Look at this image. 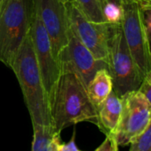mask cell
Listing matches in <instances>:
<instances>
[{
  "mask_svg": "<svg viewBox=\"0 0 151 151\" xmlns=\"http://www.w3.org/2000/svg\"><path fill=\"white\" fill-rule=\"evenodd\" d=\"M42 24L49 37L56 59L66 47L71 31L67 4L65 0H35Z\"/></svg>",
  "mask_w": 151,
  "mask_h": 151,
  "instance_id": "7",
  "label": "cell"
},
{
  "mask_svg": "<svg viewBox=\"0 0 151 151\" xmlns=\"http://www.w3.org/2000/svg\"><path fill=\"white\" fill-rule=\"evenodd\" d=\"M73 3L89 21L106 23L103 13L102 0H73Z\"/></svg>",
  "mask_w": 151,
  "mask_h": 151,
  "instance_id": "14",
  "label": "cell"
},
{
  "mask_svg": "<svg viewBox=\"0 0 151 151\" xmlns=\"http://www.w3.org/2000/svg\"><path fill=\"white\" fill-rule=\"evenodd\" d=\"M107 66L112 79V90L119 97L128 92L137 91L145 77L129 51L121 24L108 26Z\"/></svg>",
  "mask_w": 151,
  "mask_h": 151,
  "instance_id": "4",
  "label": "cell"
},
{
  "mask_svg": "<svg viewBox=\"0 0 151 151\" xmlns=\"http://www.w3.org/2000/svg\"><path fill=\"white\" fill-rule=\"evenodd\" d=\"M29 34L33 42L34 51L42 83L49 98V96L50 95L61 73L58 63L53 55L49 37L38 15L36 6L30 26Z\"/></svg>",
  "mask_w": 151,
  "mask_h": 151,
  "instance_id": "10",
  "label": "cell"
},
{
  "mask_svg": "<svg viewBox=\"0 0 151 151\" xmlns=\"http://www.w3.org/2000/svg\"><path fill=\"white\" fill-rule=\"evenodd\" d=\"M75 135H76V131H73V136L71 140L66 142V143H60L59 146L58 147L57 151H82L78 149L76 142H75Z\"/></svg>",
  "mask_w": 151,
  "mask_h": 151,
  "instance_id": "19",
  "label": "cell"
},
{
  "mask_svg": "<svg viewBox=\"0 0 151 151\" xmlns=\"http://www.w3.org/2000/svg\"><path fill=\"white\" fill-rule=\"evenodd\" d=\"M112 79L107 68L98 70L87 85V93L96 110L104 102L112 91Z\"/></svg>",
  "mask_w": 151,
  "mask_h": 151,
  "instance_id": "12",
  "label": "cell"
},
{
  "mask_svg": "<svg viewBox=\"0 0 151 151\" xmlns=\"http://www.w3.org/2000/svg\"><path fill=\"white\" fill-rule=\"evenodd\" d=\"M65 2H73V0H65Z\"/></svg>",
  "mask_w": 151,
  "mask_h": 151,
  "instance_id": "22",
  "label": "cell"
},
{
  "mask_svg": "<svg viewBox=\"0 0 151 151\" xmlns=\"http://www.w3.org/2000/svg\"><path fill=\"white\" fill-rule=\"evenodd\" d=\"M121 98L113 90L97 109L96 125L105 135H115L121 114Z\"/></svg>",
  "mask_w": 151,
  "mask_h": 151,
  "instance_id": "11",
  "label": "cell"
},
{
  "mask_svg": "<svg viewBox=\"0 0 151 151\" xmlns=\"http://www.w3.org/2000/svg\"><path fill=\"white\" fill-rule=\"evenodd\" d=\"M137 91L141 93L145 99L151 104V72L145 75Z\"/></svg>",
  "mask_w": 151,
  "mask_h": 151,
  "instance_id": "17",
  "label": "cell"
},
{
  "mask_svg": "<svg viewBox=\"0 0 151 151\" xmlns=\"http://www.w3.org/2000/svg\"><path fill=\"white\" fill-rule=\"evenodd\" d=\"M0 2H1V0H0Z\"/></svg>",
  "mask_w": 151,
  "mask_h": 151,
  "instance_id": "23",
  "label": "cell"
},
{
  "mask_svg": "<svg viewBox=\"0 0 151 151\" xmlns=\"http://www.w3.org/2000/svg\"><path fill=\"white\" fill-rule=\"evenodd\" d=\"M121 98V114L115 138L119 146H127L151 124V104L138 91L125 94Z\"/></svg>",
  "mask_w": 151,
  "mask_h": 151,
  "instance_id": "6",
  "label": "cell"
},
{
  "mask_svg": "<svg viewBox=\"0 0 151 151\" xmlns=\"http://www.w3.org/2000/svg\"><path fill=\"white\" fill-rule=\"evenodd\" d=\"M122 5L127 4H136L140 9H151V0H121Z\"/></svg>",
  "mask_w": 151,
  "mask_h": 151,
  "instance_id": "20",
  "label": "cell"
},
{
  "mask_svg": "<svg viewBox=\"0 0 151 151\" xmlns=\"http://www.w3.org/2000/svg\"><path fill=\"white\" fill-rule=\"evenodd\" d=\"M66 4L71 29L75 36L96 60L107 64L109 24L91 22L73 2H67Z\"/></svg>",
  "mask_w": 151,
  "mask_h": 151,
  "instance_id": "8",
  "label": "cell"
},
{
  "mask_svg": "<svg viewBox=\"0 0 151 151\" xmlns=\"http://www.w3.org/2000/svg\"><path fill=\"white\" fill-rule=\"evenodd\" d=\"M10 68L19 83L32 125L51 127L48 96L42 83L29 32L24 38Z\"/></svg>",
  "mask_w": 151,
  "mask_h": 151,
  "instance_id": "2",
  "label": "cell"
},
{
  "mask_svg": "<svg viewBox=\"0 0 151 151\" xmlns=\"http://www.w3.org/2000/svg\"><path fill=\"white\" fill-rule=\"evenodd\" d=\"M48 100L54 132L60 134L65 128L84 121L96 124V110L88 98L86 86L76 74H61Z\"/></svg>",
  "mask_w": 151,
  "mask_h": 151,
  "instance_id": "1",
  "label": "cell"
},
{
  "mask_svg": "<svg viewBox=\"0 0 151 151\" xmlns=\"http://www.w3.org/2000/svg\"><path fill=\"white\" fill-rule=\"evenodd\" d=\"M121 26L129 51L143 76L151 72L150 35L145 30L139 6L123 4Z\"/></svg>",
  "mask_w": 151,
  "mask_h": 151,
  "instance_id": "5",
  "label": "cell"
},
{
  "mask_svg": "<svg viewBox=\"0 0 151 151\" xmlns=\"http://www.w3.org/2000/svg\"><path fill=\"white\" fill-rule=\"evenodd\" d=\"M35 11V0L0 2V62L8 67L29 32Z\"/></svg>",
  "mask_w": 151,
  "mask_h": 151,
  "instance_id": "3",
  "label": "cell"
},
{
  "mask_svg": "<svg viewBox=\"0 0 151 151\" xmlns=\"http://www.w3.org/2000/svg\"><path fill=\"white\" fill-rule=\"evenodd\" d=\"M115 135L107 134L103 143L95 151H119Z\"/></svg>",
  "mask_w": 151,
  "mask_h": 151,
  "instance_id": "18",
  "label": "cell"
},
{
  "mask_svg": "<svg viewBox=\"0 0 151 151\" xmlns=\"http://www.w3.org/2000/svg\"><path fill=\"white\" fill-rule=\"evenodd\" d=\"M33 126V142L31 151H57L61 142L60 134L54 132L52 127Z\"/></svg>",
  "mask_w": 151,
  "mask_h": 151,
  "instance_id": "13",
  "label": "cell"
},
{
  "mask_svg": "<svg viewBox=\"0 0 151 151\" xmlns=\"http://www.w3.org/2000/svg\"><path fill=\"white\" fill-rule=\"evenodd\" d=\"M103 2V5L105 3H113V4H117L119 5H122V1L121 0H102Z\"/></svg>",
  "mask_w": 151,
  "mask_h": 151,
  "instance_id": "21",
  "label": "cell"
},
{
  "mask_svg": "<svg viewBox=\"0 0 151 151\" xmlns=\"http://www.w3.org/2000/svg\"><path fill=\"white\" fill-rule=\"evenodd\" d=\"M129 144V151H151V124L142 134L134 137Z\"/></svg>",
  "mask_w": 151,
  "mask_h": 151,
  "instance_id": "15",
  "label": "cell"
},
{
  "mask_svg": "<svg viewBox=\"0 0 151 151\" xmlns=\"http://www.w3.org/2000/svg\"><path fill=\"white\" fill-rule=\"evenodd\" d=\"M60 73H74L86 86L94 77L96 73L107 68V64L96 60L92 53L80 42L73 32L70 31L66 47L59 54L57 59Z\"/></svg>",
  "mask_w": 151,
  "mask_h": 151,
  "instance_id": "9",
  "label": "cell"
},
{
  "mask_svg": "<svg viewBox=\"0 0 151 151\" xmlns=\"http://www.w3.org/2000/svg\"><path fill=\"white\" fill-rule=\"evenodd\" d=\"M103 13L107 24H121L123 19V7L113 3H105L103 5Z\"/></svg>",
  "mask_w": 151,
  "mask_h": 151,
  "instance_id": "16",
  "label": "cell"
}]
</instances>
